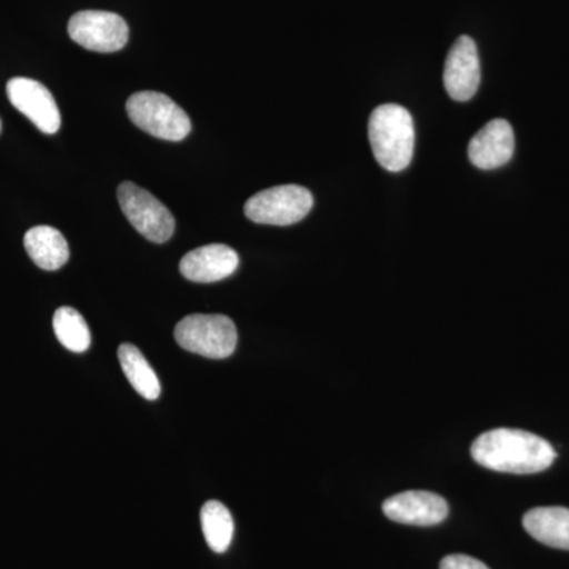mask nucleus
Here are the masks:
<instances>
[{"label":"nucleus","mask_w":569,"mask_h":569,"mask_svg":"<svg viewBox=\"0 0 569 569\" xmlns=\"http://www.w3.org/2000/svg\"><path fill=\"white\" fill-rule=\"evenodd\" d=\"M471 458L479 466L501 473L531 475L548 470L557 459L545 438L519 429H492L471 445Z\"/></svg>","instance_id":"f257e3e1"},{"label":"nucleus","mask_w":569,"mask_h":569,"mask_svg":"<svg viewBox=\"0 0 569 569\" xmlns=\"http://www.w3.org/2000/svg\"><path fill=\"white\" fill-rule=\"evenodd\" d=\"M174 339L190 353L204 358L224 359L234 353L238 329L227 316L193 313L182 318L174 329Z\"/></svg>","instance_id":"20e7f679"},{"label":"nucleus","mask_w":569,"mask_h":569,"mask_svg":"<svg viewBox=\"0 0 569 569\" xmlns=\"http://www.w3.org/2000/svg\"><path fill=\"white\" fill-rule=\"evenodd\" d=\"M130 121L152 137L167 141H182L192 132L187 112L162 92L133 93L127 100Z\"/></svg>","instance_id":"7ed1b4c3"},{"label":"nucleus","mask_w":569,"mask_h":569,"mask_svg":"<svg viewBox=\"0 0 569 569\" xmlns=\"http://www.w3.org/2000/svg\"><path fill=\"white\" fill-rule=\"evenodd\" d=\"M515 153V132L509 122L493 119L486 123L468 144V157L481 170H496L511 160Z\"/></svg>","instance_id":"f8f14e48"},{"label":"nucleus","mask_w":569,"mask_h":569,"mask_svg":"<svg viewBox=\"0 0 569 569\" xmlns=\"http://www.w3.org/2000/svg\"><path fill=\"white\" fill-rule=\"evenodd\" d=\"M0 132H2V122H0Z\"/></svg>","instance_id":"6ab92c4d"},{"label":"nucleus","mask_w":569,"mask_h":569,"mask_svg":"<svg viewBox=\"0 0 569 569\" xmlns=\"http://www.w3.org/2000/svg\"><path fill=\"white\" fill-rule=\"evenodd\" d=\"M312 208L313 197L306 187L277 186L253 194L244 212L254 223L287 227L301 222Z\"/></svg>","instance_id":"423d86ee"},{"label":"nucleus","mask_w":569,"mask_h":569,"mask_svg":"<svg viewBox=\"0 0 569 569\" xmlns=\"http://www.w3.org/2000/svg\"><path fill=\"white\" fill-rule=\"evenodd\" d=\"M440 569H490L488 565L482 563L481 560L473 559V557L462 556V553H455V556L445 557L441 560Z\"/></svg>","instance_id":"a211bd4d"},{"label":"nucleus","mask_w":569,"mask_h":569,"mask_svg":"<svg viewBox=\"0 0 569 569\" xmlns=\"http://www.w3.org/2000/svg\"><path fill=\"white\" fill-rule=\"evenodd\" d=\"M118 355L123 373L129 378L134 391L148 400L159 399L160 392H162L159 377L156 376L141 351L130 343H123L119 347Z\"/></svg>","instance_id":"2eb2a0df"},{"label":"nucleus","mask_w":569,"mask_h":569,"mask_svg":"<svg viewBox=\"0 0 569 569\" xmlns=\"http://www.w3.org/2000/svg\"><path fill=\"white\" fill-rule=\"evenodd\" d=\"M523 529L549 548L569 550V509L533 508L523 516Z\"/></svg>","instance_id":"ddd939ff"},{"label":"nucleus","mask_w":569,"mask_h":569,"mask_svg":"<svg viewBox=\"0 0 569 569\" xmlns=\"http://www.w3.org/2000/svg\"><path fill=\"white\" fill-rule=\"evenodd\" d=\"M443 81L449 97L458 102H467L477 93L481 66L477 43L470 37L462 36L452 44L445 63Z\"/></svg>","instance_id":"9d476101"},{"label":"nucleus","mask_w":569,"mask_h":569,"mask_svg":"<svg viewBox=\"0 0 569 569\" xmlns=\"http://www.w3.org/2000/svg\"><path fill=\"white\" fill-rule=\"evenodd\" d=\"M239 266V254L231 247L211 244L198 247L182 258L179 271L190 282H220L233 276Z\"/></svg>","instance_id":"9b49d317"},{"label":"nucleus","mask_w":569,"mask_h":569,"mask_svg":"<svg viewBox=\"0 0 569 569\" xmlns=\"http://www.w3.org/2000/svg\"><path fill=\"white\" fill-rule=\"evenodd\" d=\"M7 96L40 132L54 134L61 129V111L52 93L41 82L31 78H13L7 84Z\"/></svg>","instance_id":"6e6552de"},{"label":"nucleus","mask_w":569,"mask_h":569,"mask_svg":"<svg viewBox=\"0 0 569 569\" xmlns=\"http://www.w3.org/2000/svg\"><path fill=\"white\" fill-rule=\"evenodd\" d=\"M369 140L380 167L392 173L406 170L415 152L413 118L400 104H381L370 116Z\"/></svg>","instance_id":"f03ea898"},{"label":"nucleus","mask_w":569,"mask_h":569,"mask_svg":"<svg viewBox=\"0 0 569 569\" xmlns=\"http://www.w3.org/2000/svg\"><path fill=\"white\" fill-rule=\"evenodd\" d=\"M201 527L206 542L216 553L227 552L234 535L231 512L220 501L211 500L201 508Z\"/></svg>","instance_id":"dca6fc26"},{"label":"nucleus","mask_w":569,"mask_h":569,"mask_svg":"<svg viewBox=\"0 0 569 569\" xmlns=\"http://www.w3.org/2000/svg\"><path fill=\"white\" fill-rule=\"evenodd\" d=\"M69 36L86 50L116 52L129 41V26L111 11L84 10L70 18Z\"/></svg>","instance_id":"0eeeda50"},{"label":"nucleus","mask_w":569,"mask_h":569,"mask_svg":"<svg viewBox=\"0 0 569 569\" xmlns=\"http://www.w3.org/2000/svg\"><path fill=\"white\" fill-rule=\"evenodd\" d=\"M24 247L33 263L44 271H58L69 261L70 249L66 238L48 224L31 228L24 236Z\"/></svg>","instance_id":"4468645a"},{"label":"nucleus","mask_w":569,"mask_h":569,"mask_svg":"<svg viewBox=\"0 0 569 569\" xmlns=\"http://www.w3.org/2000/svg\"><path fill=\"white\" fill-rule=\"evenodd\" d=\"M383 512L392 522L406 526H438L448 518V503L443 497L427 490H407L389 497L383 503Z\"/></svg>","instance_id":"1a4fd4ad"},{"label":"nucleus","mask_w":569,"mask_h":569,"mask_svg":"<svg viewBox=\"0 0 569 569\" xmlns=\"http://www.w3.org/2000/svg\"><path fill=\"white\" fill-rule=\"evenodd\" d=\"M118 200L123 216L148 241L163 244L174 234L173 213L148 190L133 182H122L118 189Z\"/></svg>","instance_id":"39448f33"},{"label":"nucleus","mask_w":569,"mask_h":569,"mask_svg":"<svg viewBox=\"0 0 569 569\" xmlns=\"http://www.w3.org/2000/svg\"><path fill=\"white\" fill-rule=\"evenodd\" d=\"M52 326H54L56 337L67 350L84 353L91 347V332L78 310L71 307H61L56 310Z\"/></svg>","instance_id":"f3484780"}]
</instances>
